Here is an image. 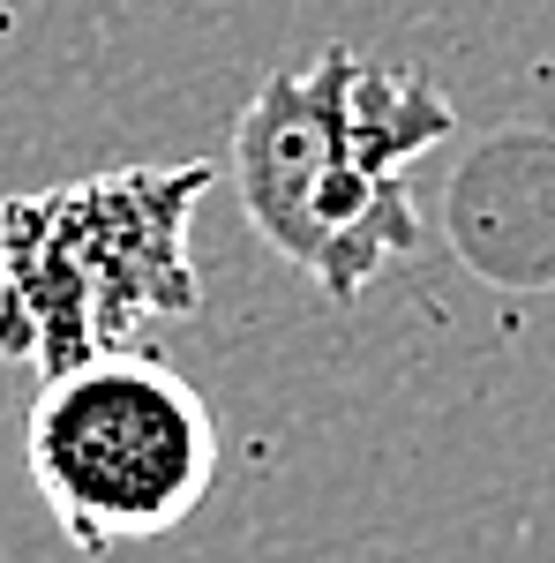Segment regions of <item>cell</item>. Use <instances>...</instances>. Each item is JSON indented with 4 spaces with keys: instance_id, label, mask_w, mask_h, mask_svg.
<instances>
[{
    "instance_id": "1",
    "label": "cell",
    "mask_w": 555,
    "mask_h": 563,
    "mask_svg": "<svg viewBox=\"0 0 555 563\" xmlns=\"http://www.w3.org/2000/svg\"><path fill=\"white\" fill-rule=\"evenodd\" d=\"M451 135V98L421 68L323 45L315 60L263 76L233 121L241 211L308 286L360 301L376 271L421 249V203L406 166Z\"/></svg>"
},
{
    "instance_id": "2",
    "label": "cell",
    "mask_w": 555,
    "mask_h": 563,
    "mask_svg": "<svg viewBox=\"0 0 555 563\" xmlns=\"http://www.w3.org/2000/svg\"><path fill=\"white\" fill-rule=\"evenodd\" d=\"M218 166H106L0 203V361L68 376L203 308L188 218Z\"/></svg>"
},
{
    "instance_id": "3",
    "label": "cell",
    "mask_w": 555,
    "mask_h": 563,
    "mask_svg": "<svg viewBox=\"0 0 555 563\" xmlns=\"http://www.w3.org/2000/svg\"><path fill=\"white\" fill-rule=\"evenodd\" d=\"M23 466L68 549L113 556L203 511L218 481V421L203 390L158 353H98L38 384L23 413Z\"/></svg>"
},
{
    "instance_id": "4",
    "label": "cell",
    "mask_w": 555,
    "mask_h": 563,
    "mask_svg": "<svg viewBox=\"0 0 555 563\" xmlns=\"http://www.w3.org/2000/svg\"><path fill=\"white\" fill-rule=\"evenodd\" d=\"M548 166H555V129H548Z\"/></svg>"
}]
</instances>
